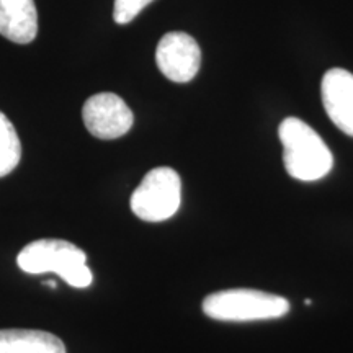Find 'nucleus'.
Returning <instances> with one entry per match:
<instances>
[{
	"mask_svg": "<svg viewBox=\"0 0 353 353\" xmlns=\"http://www.w3.org/2000/svg\"><path fill=\"white\" fill-rule=\"evenodd\" d=\"M157 68L172 82H190L201 64V51L195 38L187 33L172 32L162 37L156 51Z\"/></svg>",
	"mask_w": 353,
	"mask_h": 353,
	"instance_id": "nucleus-6",
	"label": "nucleus"
},
{
	"mask_svg": "<svg viewBox=\"0 0 353 353\" xmlns=\"http://www.w3.org/2000/svg\"><path fill=\"white\" fill-rule=\"evenodd\" d=\"M83 125L99 139H118L130 132L134 123L131 108L120 95L103 92L90 97L82 108Z\"/></svg>",
	"mask_w": 353,
	"mask_h": 353,
	"instance_id": "nucleus-5",
	"label": "nucleus"
},
{
	"mask_svg": "<svg viewBox=\"0 0 353 353\" xmlns=\"http://www.w3.org/2000/svg\"><path fill=\"white\" fill-rule=\"evenodd\" d=\"M154 0H114L113 20L118 25L131 23Z\"/></svg>",
	"mask_w": 353,
	"mask_h": 353,
	"instance_id": "nucleus-11",
	"label": "nucleus"
},
{
	"mask_svg": "<svg viewBox=\"0 0 353 353\" xmlns=\"http://www.w3.org/2000/svg\"><path fill=\"white\" fill-rule=\"evenodd\" d=\"M21 144L12 121L0 112V179L12 174L20 164Z\"/></svg>",
	"mask_w": 353,
	"mask_h": 353,
	"instance_id": "nucleus-10",
	"label": "nucleus"
},
{
	"mask_svg": "<svg viewBox=\"0 0 353 353\" xmlns=\"http://www.w3.org/2000/svg\"><path fill=\"white\" fill-rule=\"evenodd\" d=\"M17 265L28 275L56 273L72 288H87L94 281L87 265V254L68 241H34L20 250Z\"/></svg>",
	"mask_w": 353,
	"mask_h": 353,
	"instance_id": "nucleus-2",
	"label": "nucleus"
},
{
	"mask_svg": "<svg viewBox=\"0 0 353 353\" xmlns=\"http://www.w3.org/2000/svg\"><path fill=\"white\" fill-rule=\"evenodd\" d=\"M0 34L17 44L32 43L38 34L34 0H0Z\"/></svg>",
	"mask_w": 353,
	"mask_h": 353,
	"instance_id": "nucleus-8",
	"label": "nucleus"
},
{
	"mask_svg": "<svg viewBox=\"0 0 353 353\" xmlns=\"http://www.w3.org/2000/svg\"><path fill=\"white\" fill-rule=\"evenodd\" d=\"M0 353H65V345L44 330L0 329Z\"/></svg>",
	"mask_w": 353,
	"mask_h": 353,
	"instance_id": "nucleus-9",
	"label": "nucleus"
},
{
	"mask_svg": "<svg viewBox=\"0 0 353 353\" xmlns=\"http://www.w3.org/2000/svg\"><path fill=\"white\" fill-rule=\"evenodd\" d=\"M288 299L257 290H224L203 301V312L214 321L252 322L270 321L288 314Z\"/></svg>",
	"mask_w": 353,
	"mask_h": 353,
	"instance_id": "nucleus-3",
	"label": "nucleus"
},
{
	"mask_svg": "<svg viewBox=\"0 0 353 353\" xmlns=\"http://www.w3.org/2000/svg\"><path fill=\"white\" fill-rule=\"evenodd\" d=\"M283 144V162L290 176L301 182H316L332 170L334 157L327 144L307 123L290 117L278 128Z\"/></svg>",
	"mask_w": 353,
	"mask_h": 353,
	"instance_id": "nucleus-1",
	"label": "nucleus"
},
{
	"mask_svg": "<svg viewBox=\"0 0 353 353\" xmlns=\"http://www.w3.org/2000/svg\"><path fill=\"white\" fill-rule=\"evenodd\" d=\"M321 95L334 125L353 136V74L341 68L327 70L322 77Z\"/></svg>",
	"mask_w": 353,
	"mask_h": 353,
	"instance_id": "nucleus-7",
	"label": "nucleus"
},
{
	"mask_svg": "<svg viewBox=\"0 0 353 353\" xmlns=\"http://www.w3.org/2000/svg\"><path fill=\"white\" fill-rule=\"evenodd\" d=\"M182 203V180L170 167L149 170L131 195V211L148 223L170 219Z\"/></svg>",
	"mask_w": 353,
	"mask_h": 353,
	"instance_id": "nucleus-4",
	"label": "nucleus"
}]
</instances>
